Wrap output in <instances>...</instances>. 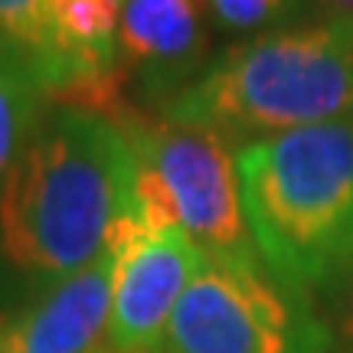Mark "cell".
<instances>
[{
	"mask_svg": "<svg viewBox=\"0 0 353 353\" xmlns=\"http://www.w3.org/2000/svg\"><path fill=\"white\" fill-rule=\"evenodd\" d=\"M63 0H0V50L17 52L37 72L50 59Z\"/></svg>",
	"mask_w": 353,
	"mask_h": 353,
	"instance_id": "obj_10",
	"label": "cell"
},
{
	"mask_svg": "<svg viewBox=\"0 0 353 353\" xmlns=\"http://www.w3.org/2000/svg\"><path fill=\"white\" fill-rule=\"evenodd\" d=\"M161 353H337L304 291L262 262L206 259L176 304Z\"/></svg>",
	"mask_w": 353,
	"mask_h": 353,
	"instance_id": "obj_5",
	"label": "cell"
},
{
	"mask_svg": "<svg viewBox=\"0 0 353 353\" xmlns=\"http://www.w3.org/2000/svg\"><path fill=\"white\" fill-rule=\"evenodd\" d=\"M324 10H330V17H353V0H317Z\"/></svg>",
	"mask_w": 353,
	"mask_h": 353,
	"instance_id": "obj_13",
	"label": "cell"
},
{
	"mask_svg": "<svg viewBox=\"0 0 353 353\" xmlns=\"http://www.w3.org/2000/svg\"><path fill=\"white\" fill-rule=\"evenodd\" d=\"M206 262L183 229H144L131 213L114 278L108 347L114 353H161L176 304Z\"/></svg>",
	"mask_w": 353,
	"mask_h": 353,
	"instance_id": "obj_6",
	"label": "cell"
},
{
	"mask_svg": "<svg viewBox=\"0 0 353 353\" xmlns=\"http://www.w3.org/2000/svg\"><path fill=\"white\" fill-rule=\"evenodd\" d=\"M134 213V210H131ZM131 213L118 223L105 252L82 272L39 288L0 311V353H95L108 337L118 262Z\"/></svg>",
	"mask_w": 353,
	"mask_h": 353,
	"instance_id": "obj_8",
	"label": "cell"
},
{
	"mask_svg": "<svg viewBox=\"0 0 353 353\" xmlns=\"http://www.w3.org/2000/svg\"><path fill=\"white\" fill-rule=\"evenodd\" d=\"M334 341L341 353H353V268L341 281L337 314H334Z\"/></svg>",
	"mask_w": 353,
	"mask_h": 353,
	"instance_id": "obj_12",
	"label": "cell"
},
{
	"mask_svg": "<svg viewBox=\"0 0 353 353\" xmlns=\"http://www.w3.org/2000/svg\"><path fill=\"white\" fill-rule=\"evenodd\" d=\"M114 125L134 151V216L141 226L183 229L206 259L259 262L232 141L138 108H128Z\"/></svg>",
	"mask_w": 353,
	"mask_h": 353,
	"instance_id": "obj_4",
	"label": "cell"
},
{
	"mask_svg": "<svg viewBox=\"0 0 353 353\" xmlns=\"http://www.w3.org/2000/svg\"><path fill=\"white\" fill-rule=\"evenodd\" d=\"M301 7L304 0H206L213 30L242 39L291 26V17Z\"/></svg>",
	"mask_w": 353,
	"mask_h": 353,
	"instance_id": "obj_11",
	"label": "cell"
},
{
	"mask_svg": "<svg viewBox=\"0 0 353 353\" xmlns=\"http://www.w3.org/2000/svg\"><path fill=\"white\" fill-rule=\"evenodd\" d=\"M245 223L259 262L294 291L353 268V118L236 144Z\"/></svg>",
	"mask_w": 353,
	"mask_h": 353,
	"instance_id": "obj_2",
	"label": "cell"
},
{
	"mask_svg": "<svg viewBox=\"0 0 353 353\" xmlns=\"http://www.w3.org/2000/svg\"><path fill=\"white\" fill-rule=\"evenodd\" d=\"M50 108L52 101L30 63L0 50V187L37 138Z\"/></svg>",
	"mask_w": 353,
	"mask_h": 353,
	"instance_id": "obj_9",
	"label": "cell"
},
{
	"mask_svg": "<svg viewBox=\"0 0 353 353\" xmlns=\"http://www.w3.org/2000/svg\"><path fill=\"white\" fill-rule=\"evenodd\" d=\"M206 0H121L118 76L141 101L164 108L213 59Z\"/></svg>",
	"mask_w": 353,
	"mask_h": 353,
	"instance_id": "obj_7",
	"label": "cell"
},
{
	"mask_svg": "<svg viewBox=\"0 0 353 353\" xmlns=\"http://www.w3.org/2000/svg\"><path fill=\"white\" fill-rule=\"evenodd\" d=\"M95 353H114V350H112V347H99V350H95Z\"/></svg>",
	"mask_w": 353,
	"mask_h": 353,
	"instance_id": "obj_14",
	"label": "cell"
},
{
	"mask_svg": "<svg viewBox=\"0 0 353 353\" xmlns=\"http://www.w3.org/2000/svg\"><path fill=\"white\" fill-rule=\"evenodd\" d=\"M161 118L219 131L232 144L350 121L353 17L278 26L232 43L167 101Z\"/></svg>",
	"mask_w": 353,
	"mask_h": 353,
	"instance_id": "obj_3",
	"label": "cell"
},
{
	"mask_svg": "<svg viewBox=\"0 0 353 353\" xmlns=\"http://www.w3.org/2000/svg\"><path fill=\"white\" fill-rule=\"evenodd\" d=\"M134 151L112 118L52 105L0 187V262L56 285L105 252L134 210Z\"/></svg>",
	"mask_w": 353,
	"mask_h": 353,
	"instance_id": "obj_1",
	"label": "cell"
}]
</instances>
